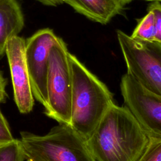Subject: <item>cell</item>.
Listing matches in <instances>:
<instances>
[{"label":"cell","instance_id":"6da1fadb","mask_svg":"<svg viewBox=\"0 0 161 161\" xmlns=\"http://www.w3.org/2000/svg\"><path fill=\"white\" fill-rule=\"evenodd\" d=\"M86 140L95 161H138L149 142L130 111L114 103Z\"/></svg>","mask_w":161,"mask_h":161},{"label":"cell","instance_id":"7a4b0ae2","mask_svg":"<svg viewBox=\"0 0 161 161\" xmlns=\"http://www.w3.org/2000/svg\"><path fill=\"white\" fill-rule=\"evenodd\" d=\"M69 59L72 74L70 126L86 140L114 104L108 87L73 54Z\"/></svg>","mask_w":161,"mask_h":161},{"label":"cell","instance_id":"3957f363","mask_svg":"<svg viewBox=\"0 0 161 161\" xmlns=\"http://www.w3.org/2000/svg\"><path fill=\"white\" fill-rule=\"evenodd\" d=\"M25 161H95L87 140L70 125L58 123L44 135L21 131Z\"/></svg>","mask_w":161,"mask_h":161},{"label":"cell","instance_id":"277c9868","mask_svg":"<svg viewBox=\"0 0 161 161\" xmlns=\"http://www.w3.org/2000/svg\"><path fill=\"white\" fill-rule=\"evenodd\" d=\"M69 53L67 45L59 37L48 56L47 105L44 113L58 123L70 125L72 74Z\"/></svg>","mask_w":161,"mask_h":161},{"label":"cell","instance_id":"5b68a950","mask_svg":"<svg viewBox=\"0 0 161 161\" xmlns=\"http://www.w3.org/2000/svg\"><path fill=\"white\" fill-rule=\"evenodd\" d=\"M127 72L149 91L161 96V44L132 38L117 30Z\"/></svg>","mask_w":161,"mask_h":161},{"label":"cell","instance_id":"8992f818","mask_svg":"<svg viewBox=\"0 0 161 161\" xmlns=\"http://www.w3.org/2000/svg\"><path fill=\"white\" fill-rule=\"evenodd\" d=\"M120 89L124 106L149 140H161V96L146 89L128 73L122 76Z\"/></svg>","mask_w":161,"mask_h":161},{"label":"cell","instance_id":"52a82bcc","mask_svg":"<svg viewBox=\"0 0 161 161\" xmlns=\"http://www.w3.org/2000/svg\"><path fill=\"white\" fill-rule=\"evenodd\" d=\"M50 28L39 30L25 40V56L34 98L44 108L47 105V75L48 56L58 39Z\"/></svg>","mask_w":161,"mask_h":161},{"label":"cell","instance_id":"ba28073f","mask_svg":"<svg viewBox=\"0 0 161 161\" xmlns=\"http://www.w3.org/2000/svg\"><path fill=\"white\" fill-rule=\"evenodd\" d=\"M6 55L10 70L15 104L21 113H30L33 108L35 98L25 56V40L19 36L11 38L7 43Z\"/></svg>","mask_w":161,"mask_h":161},{"label":"cell","instance_id":"9c48e42d","mask_svg":"<svg viewBox=\"0 0 161 161\" xmlns=\"http://www.w3.org/2000/svg\"><path fill=\"white\" fill-rule=\"evenodd\" d=\"M25 26V18L18 0H0V58L6 54L9 40L18 36Z\"/></svg>","mask_w":161,"mask_h":161},{"label":"cell","instance_id":"30bf717a","mask_svg":"<svg viewBox=\"0 0 161 161\" xmlns=\"http://www.w3.org/2000/svg\"><path fill=\"white\" fill-rule=\"evenodd\" d=\"M75 11L92 21L106 24L125 6L122 0H64Z\"/></svg>","mask_w":161,"mask_h":161},{"label":"cell","instance_id":"8fae6325","mask_svg":"<svg viewBox=\"0 0 161 161\" xmlns=\"http://www.w3.org/2000/svg\"><path fill=\"white\" fill-rule=\"evenodd\" d=\"M155 18L153 13L150 10H147V13L140 19L131 35L132 38L152 42L155 37Z\"/></svg>","mask_w":161,"mask_h":161},{"label":"cell","instance_id":"7c38bea8","mask_svg":"<svg viewBox=\"0 0 161 161\" xmlns=\"http://www.w3.org/2000/svg\"><path fill=\"white\" fill-rule=\"evenodd\" d=\"M0 161H25L24 150L19 139L0 144Z\"/></svg>","mask_w":161,"mask_h":161},{"label":"cell","instance_id":"4fadbf2b","mask_svg":"<svg viewBox=\"0 0 161 161\" xmlns=\"http://www.w3.org/2000/svg\"><path fill=\"white\" fill-rule=\"evenodd\" d=\"M138 161H161V140H149L145 152Z\"/></svg>","mask_w":161,"mask_h":161},{"label":"cell","instance_id":"5bb4252c","mask_svg":"<svg viewBox=\"0 0 161 161\" xmlns=\"http://www.w3.org/2000/svg\"><path fill=\"white\" fill-rule=\"evenodd\" d=\"M147 10L152 11L154 15L155 30L154 42L161 44V3L159 1H153Z\"/></svg>","mask_w":161,"mask_h":161},{"label":"cell","instance_id":"9a60e30c","mask_svg":"<svg viewBox=\"0 0 161 161\" xmlns=\"http://www.w3.org/2000/svg\"><path fill=\"white\" fill-rule=\"evenodd\" d=\"M13 139L9 124L0 109V144L11 142Z\"/></svg>","mask_w":161,"mask_h":161},{"label":"cell","instance_id":"2e32d148","mask_svg":"<svg viewBox=\"0 0 161 161\" xmlns=\"http://www.w3.org/2000/svg\"><path fill=\"white\" fill-rule=\"evenodd\" d=\"M6 84L7 80L4 77L2 72L0 70V104L4 103L6 99Z\"/></svg>","mask_w":161,"mask_h":161},{"label":"cell","instance_id":"e0dca14e","mask_svg":"<svg viewBox=\"0 0 161 161\" xmlns=\"http://www.w3.org/2000/svg\"><path fill=\"white\" fill-rule=\"evenodd\" d=\"M42 4L49 6H57L64 3V0H36Z\"/></svg>","mask_w":161,"mask_h":161},{"label":"cell","instance_id":"ac0fdd59","mask_svg":"<svg viewBox=\"0 0 161 161\" xmlns=\"http://www.w3.org/2000/svg\"><path fill=\"white\" fill-rule=\"evenodd\" d=\"M122 1H123V3H124L125 4H126L129 3H130L131 1H132L133 0H122Z\"/></svg>","mask_w":161,"mask_h":161},{"label":"cell","instance_id":"d6986e66","mask_svg":"<svg viewBox=\"0 0 161 161\" xmlns=\"http://www.w3.org/2000/svg\"><path fill=\"white\" fill-rule=\"evenodd\" d=\"M145 1H161V0H145Z\"/></svg>","mask_w":161,"mask_h":161}]
</instances>
